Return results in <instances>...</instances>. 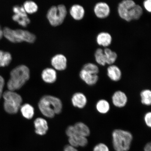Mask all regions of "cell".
Instances as JSON below:
<instances>
[{
    "label": "cell",
    "instance_id": "6da1fadb",
    "mask_svg": "<svg viewBox=\"0 0 151 151\" xmlns=\"http://www.w3.org/2000/svg\"><path fill=\"white\" fill-rule=\"evenodd\" d=\"M10 78L7 83L9 90L14 91L20 89L30 78V71L25 65L17 66L11 71Z\"/></svg>",
    "mask_w": 151,
    "mask_h": 151
},
{
    "label": "cell",
    "instance_id": "7a4b0ae2",
    "mask_svg": "<svg viewBox=\"0 0 151 151\" xmlns=\"http://www.w3.org/2000/svg\"><path fill=\"white\" fill-rule=\"evenodd\" d=\"M38 107L43 116L51 118L54 117L56 114L61 113L62 104L61 100L58 98L46 95L43 96L40 99Z\"/></svg>",
    "mask_w": 151,
    "mask_h": 151
},
{
    "label": "cell",
    "instance_id": "3957f363",
    "mask_svg": "<svg viewBox=\"0 0 151 151\" xmlns=\"http://www.w3.org/2000/svg\"><path fill=\"white\" fill-rule=\"evenodd\" d=\"M113 147L116 151H127L131 146L133 137L131 132L121 129L112 132Z\"/></svg>",
    "mask_w": 151,
    "mask_h": 151
},
{
    "label": "cell",
    "instance_id": "277c9868",
    "mask_svg": "<svg viewBox=\"0 0 151 151\" xmlns=\"http://www.w3.org/2000/svg\"><path fill=\"white\" fill-rule=\"evenodd\" d=\"M3 36L13 43H20L23 41L30 43H33L36 39L34 34L25 30H14L6 27L3 29Z\"/></svg>",
    "mask_w": 151,
    "mask_h": 151
},
{
    "label": "cell",
    "instance_id": "5b68a950",
    "mask_svg": "<svg viewBox=\"0 0 151 151\" xmlns=\"http://www.w3.org/2000/svg\"><path fill=\"white\" fill-rule=\"evenodd\" d=\"M2 96L4 99V108L6 112L10 114L17 113L22 101L21 96L14 91L9 90L5 92Z\"/></svg>",
    "mask_w": 151,
    "mask_h": 151
},
{
    "label": "cell",
    "instance_id": "8992f818",
    "mask_svg": "<svg viewBox=\"0 0 151 151\" xmlns=\"http://www.w3.org/2000/svg\"><path fill=\"white\" fill-rule=\"evenodd\" d=\"M67 13V8L65 5L53 6L47 12V18L52 26H58L63 23Z\"/></svg>",
    "mask_w": 151,
    "mask_h": 151
},
{
    "label": "cell",
    "instance_id": "52a82bcc",
    "mask_svg": "<svg viewBox=\"0 0 151 151\" xmlns=\"http://www.w3.org/2000/svg\"><path fill=\"white\" fill-rule=\"evenodd\" d=\"M137 4L132 0H124L119 3L118 13L122 19L129 22L133 20L135 5Z\"/></svg>",
    "mask_w": 151,
    "mask_h": 151
},
{
    "label": "cell",
    "instance_id": "ba28073f",
    "mask_svg": "<svg viewBox=\"0 0 151 151\" xmlns=\"http://www.w3.org/2000/svg\"><path fill=\"white\" fill-rule=\"evenodd\" d=\"M14 14L12 17L13 20L18 22L20 25L26 27L31 22L23 6L15 5L13 7Z\"/></svg>",
    "mask_w": 151,
    "mask_h": 151
},
{
    "label": "cell",
    "instance_id": "9c48e42d",
    "mask_svg": "<svg viewBox=\"0 0 151 151\" xmlns=\"http://www.w3.org/2000/svg\"><path fill=\"white\" fill-rule=\"evenodd\" d=\"M93 12L98 18L104 19L108 17L110 15L111 9L108 4L101 1L94 6Z\"/></svg>",
    "mask_w": 151,
    "mask_h": 151
},
{
    "label": "cell",
    "instance_id": "30bf717a",
    "mask_svg": "<svg viewBox=\"0 0 151 151\" xmlns=\"http://www.w3.org/2000/svg\"><path fill=\"white\" fill-rule=\"evenodd\" d=\"M128 101L127 95L124 92L117 91L113 94L112 101L114 106L122 108L125 106Z\"/></svg>",
    "mask_w": 151,
    "mask_h": 151
},
{
    "label": "cell",
    "instance_id": "8fae6325",
    "mask_svg": "<svg viewBox=\"0 0 151 151\" xmlns=\"http://www.w3.org/2000/svg\"><path fill=\"white\" fill-rule=\"evenodd\" d=\"M51 64L53 67L58 70H65L67 67V58L63 55H56L52 58Z\"/></svg>",
    "mask_w": 151,
    "mask_h": 151
},
{
    "label": "cell",
    "instance_id": "7c38bea8",
    "mask_svg": "<svg viewBox=\"0 0 151 151\" xmlns=\"http://www.w3.org/2000/svg\"><path fill=\"white\" fill-rule=\"evenodd\" d=\"M81 79L89 86H93L97 83L99 80L98 75L92 74L82 69L80 73Z\"/></svg>",
    "mask_w": 151,
    "mask_h": 151
},
{
    "label": "cell",
    "instance_id": "4fadbf2b",
    "mask_svg": "<svg viewBox=\"0 0 151 151\" xmlns=\"http://www.w3.org/2000/svg\"><path fill=\"white\" fill-rule=\"evenodd\" d=\"M96 41L99 46L107 48L112 43V37L107 32H101L96 37Z\"/></svg>",
    "mask_w": 151,
    "mask_h": 151
},
{
    "label": "cell",
    "instance_id": "5bb4252c",
    "mask_svg": "<svg viewBox=\"0 0 151 151\" xmlns=\"http://www.w3.org/2000/svg\"><path fill=\"white\" fill-rule=\"evenodd\" d=\"M35 132L38 135H43L46 134L48 129V123L45 119L37 118L34 122Z\"/></svg>",
    "mask_w": 151,
    "mask_h": 151
},
{
    "label": "cell",
    "instance_id": "9a60e30c",
    "mask_svg": "<svg viewBox=\"0 0 151 151\" xmlns=\"http://www.w3.org/2000/svg\"><path fill=\"white\" fill-rule=\"evenodd\" d=\"M87 101L86 96L81 92L75 93L71 99L72 103L73 106L80 109H83L86 106Z\"/></svg>",
    "mask_w": 151,
    "mask_h": 151
},
{
    "label": "cell",
    "instance_id": "2e32d148",
    "mask_svg": "<svg viewBox=\"0 0 151 151\" xmlns=\"http://www.w3.org/2000/svg\"><path fill=\"white\" fill-rule=\"evenodd\" d=\"M109 78L114 82H118L122 78V72L118 66L114 65H109L107 69Z\"/></svg>",
    "mask_w": 151,
    "mask_h": 151
},
{
    "label": "cell",
    "instance_id": "e0dca14e",
    "mask_svg": "<svg viewBox=\"0 0 151 151\" xmlns=\"http://www.w3.org/2000/svg\"><path fill=\"white\" fill-rule=\"evenodd\" d=\"M41 77L45 82L48 83H52L56 80L57 73L54 69L52 68H47L43 70Z\"/></svg>",
    "mask_w": 151,
    "mask_h": 151
},
{
    "label": "cell",
    "instance_id": "ac0fdd59",
    "mask_svg": "<svg viewBox=\"0 0 151 151\" xmlns=\"http://www.w3.org/2000/svg\"><path fill=\"white\" fill-rule=\"evenodd\" d=\"M71 16L75 20H80L84 18L85 10L84 7L79 4L73 5L70 9Z\"/></svg>",
    "mask_w": 151,
    "mask_h": 151
},
{
    "label": "cell",
    "instance_id": "d6986e66",
    "mask_svg": "<svg viewBox=\"0 0 151 151\" xmlns=\"http://www.w3.org/2000/svg\"><path fill=\"white\" fill-rule=\"evenodd\" d=\"M73 126L77 134L86 137L90 135V128L84 123L77 122Z\"/></svg>",
    "mask_w": 151,
    "mask_h": 151
},
{
    "label": "cell",
    "instance_id": "ffe728a7",
    "mask_svg": "<svg viewBox=\"0 0 151 151\" xmlns=\"http://www.w3.org/2000/svg\"><path fill=\"white\" fill-rule=\"evenodd\" d=\"M21 112L24 118L30 119L35 114V109L32 106L28 104H25L20 107Z\"/></svg>",
    "mask_w": 151,
    "mask_h": 151
},
{
    "label": "cell",
    "instance_id": "44dd1931",
    "mask_svg": "<svg viewBox=\"0 0 151 151\" xmlns=\"http://www.w3.org/2000/svg\"><path fill=\"white\" fill-rule=\"evenodd\" d=\"M106 58V63L111 65H114L118 58V55L116 52L109 48H106L104 50Z\"/></svg>",
    "mask_w": 151,
    "mask_h": 151
},
{
    "label": "cell",
    "instance_id": "7402d4cb",
    "mask_svg": "<svg viewBox=\"0 0 151 151\" xmlns=\"http://www.w3.org/2000/svg\"><path fill=\"white\" fill-rule=\"evenodd\" d=\"M96 109L99 113L102 114H105L110 110V105L106 100L101 99L96 103Z\"/></svg>",
    "mask_w": 151,
    "mask_h": 151
},
{
    "label": "cell",
    "instance_id": "603a6c76",
    "mask_svg": "<svg viewBox=\"0 0 151 151\" xmlns=\"http://www.w3.org/2000/svg\"><path fill=\"white\" fill-rule=\"evenodd\" d=\"M12 60L10 53L0 50V67H5L9 65Z\"/></svg>",
    "mask_w": 151,
    "mask_h": 151
},
{
    "label": "cell",
    "instance_id": "cb8c5ba5",
    "mask_svg": "<svg viewBox=\"0 0 151 151\" xmlns=\"http://www.w3.org/2000/svg\"><path fill=\"white\" fill-rule=\"evenodd\" d=\"M95 61L99 65L104 66L106 65V60L104 50L101 48H98L94 53Z\"/></svg>",
    "mask_w": 151,
    "mask_h": 151
},
{
    "label": "cell",
    "instance_id": "d4e9b609",
    "mask_svg": "<svg viewBox=\"0 0 151 151\" xmlns=\"http://www.w3.org/2000/svg\"><path fill=\"white\" fill-rule=\"evenodd\" d=\"M141 102L142 104L149 106L151 104V91L149 89L143 90L140 92Z\"/></svg>",
    "mask_w": 151,
    "mask_h": 151
},
{
    "label": "cell",
    "instance_id": "484cf974",
    "mask_svg": "<svg viewBox=\"0 0 151 151\" xmlns=\"http://www.w3.org/2000/svg\"><path fill=\"white\" fill-rule=\"evenodd\" d=\"M23 6L26 12L28 14H33L36 12L38 9L37 4L31 1H26L24 3Z\"/></svg>",
    "mask_w": 151,
    "mask_h": 151
},
{
    "label": "cell",
    "instance_id": "4316f807",
    "mask_svg": "<svg viewBox=\"0 0 151 151\" xmlns=\"http://www.w3.org/2000/svg\"><path fill=\"white\" fill-rule=\"evenodd\" d=\"M82 69L88 73L95 75H98L99 71L98 66L95 64L92 63H88L85 64Z\"/></svg>",
    "mask_w": 151,
    "mask_h": 151
},
{
    "label": "cell",
    "instance_id": "83f0119b",
    "mask_svg": "<svg viewBox=\"0 0 151 151\" xmlns=\"http://www.w3.org/2000/svg\"><path fill=\"white\" fill-rule=\"evenodd\" d=\"M69 137L73 138L78 145V147H84L86 146L88 144V140L86 137L76 134Z\"/></svg>",
    "mask_w": 151,
    "mask_h": 151
},
{
    "label": "cell",
    "instance_id": "f1b7e54d",
    "mask_svg": "<svg viewBox=\"0 0 151 151\" xmlns=\"http://www.w3.org/2000/svg\"><path fill=\"white\" fill-rule=\"evenodd\" d=\"M93 151H109V150L106 145L100 143L94 147Z\"/></svg>",
    "mask_w": 151,
    "mask_h": 151
},
{
    "label": "cell",
    "instance_id": "f546056e",
    "mask_svg": "<svg viewBox=\"0 0 151 151\" xmlns=\"http://www.w3.org/2000/svg\"><path fill=\"white\" fill-rule=\"evenodd\" d=\"M151 113L150 112H147L145 115L144 120L146 125L148 127H151Z\"/></svg>",
    "mask_w": 151,
    "mask_h": 151
},
{
    "label": "cell",
    "instance_id": "4dcf8cb0",
    "mask_svg": "<svg viewBox=\"0 0 151 151\" xmlns=\"http://www.w3.org/2000/svg\"><path fill=\"white\" fill-rule=\"evenodd\" d=\"M143 7L148 12H151V0H146L143 1Z\"/></svg>",
    "mask_w": 151,
    "mask_h": 151
},
{
    "label": "cell",
    "instance_id": "1f68e13d",
    "mask_svg": "<svg viewBox=\"0 0 151 151\" xmlns=\"http://www.w3.org/2000/svg\"><path fill=\"white\" fill-rule=\"evenodd\" d=\"M64 151H78L75 147L68 145L66 146L64 148Z\"/></svg>",
    "mask_w": 151,
    "mask_h": 151
},
{
    "label": "cell",
    "instance_id": "d6a6232c",
    "mask_svg": "<svg viewBox=\"0 0 151 151\" xmlns=\"http://www.w3.org/2000/svg\"><path fill=\"white\" fill-rule=\"evenodd\" d=\"M4 85V79L2 76L0 75V90L3 91Z\"/></svg>",
    "mask_w": 151,
    "mask_h": 151
},
{
    "label": "cell",
    "instance_id": "836d02e7",
    "mask_svg": "<svg viewBox=\"0 0 151 151\" xmlns=\"http://www.w3.org/2000/svg\"><path fill=\"white\" fill-rule=\"evenodd\" d=\"M151 145L150 143H149L145 146L144 148L145 151H151Z\"/></svg>",
    "mask_w": 151,
    "mask_h": 151
},
{
    "label": "cell",
    "instance_id": "e575fe53",
    "mask_svg": "<svg viewBox=\"0 0 151 151\" xmlns=\"http://www.w3.org/2000/svg\"><path fill=\"white\" fill-rule=\"evenodd\" d=\"M3 36V29H2L1 26H0V40H1Z\"/></svg>",
    "mask_w": 151,
    "mask_h": 151
},
{
    "label": "cell",
    "instance_id": "d590c367",
    "mask_svg": "<svg viewBox=\"0 0 151 151\" xmlns=\"http://www.w3.org/2000/svg\"><path fill=\"white\" fill-rule=\"evenodd\" d=\"M3 95V91L0 90V99H1V96Z\"/></svg>",
    "mask_w": 151,
    "mask_h": 151
}]
</instances>
